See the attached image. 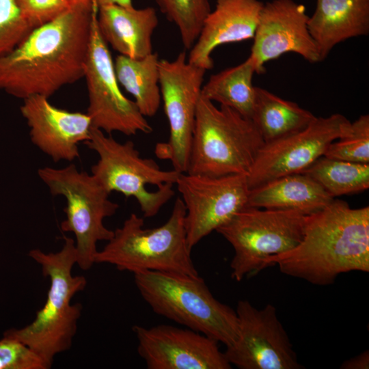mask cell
<instances>
[{"label": "cell", "instance_id": "cell-11", "mask_svg": "<svg viewBox=\"0 0 369 369\" xmlns=\"http://www.w3.org/2000/svg\"><path fill=\"white\" fill-rule=\"evenodd\" d=\"M83 77L88 92L87 113L94 128L108 135L119 132L127 136L152 131L134 100L126 98L119 87L109 49L98 29L97 12L92 23Z\"/></svg>", "mask_w": 369, "mask_h": 369}, {"label": "cell", "instance_id": "cell-16", "mask_svg": "<svg viewBox=\"0 0 369 369\" xmlns=\"http://www.w3.org/2000/svg\"><path fill=\"white\" fill-rule=\"evenodd\" d=\"M308 18L305 6L294 0L264 3L249 55L257 74L264 72L266 62L287 53H297L310 63L320 62Z\"/></svg>", "mask_w": 369, "mask_h": 369}, {"label": "cell", "instance_id": "cell-5", "mask_svg": "<svg viewBox=\"0 0 369 369\" xmlns=\"http://www.w3.org/2000/svg\"><path fill=\"white\" fill-rule=\"evenodd\" d=\"M135 286L152 311L226 346L238 333L236 310L217 300L199 275L160 271L134 274Z\"/></svg>", "mask_w": 369, "mask_h": 369}, {"label": "cell", "instance_id": "cell-17", "mask_svg": "<svg viewBox=\"0 0 369 369\" xmlns=\"http://www.w3.org/2000/svg\"><path fill=\"white\" fill-rule=\"evenodd\" d=\"M23 100L20 112L29 127L31 142L55 162L78 159L79 144L89 139L93 127L89 115L59 109L44 96Z\"/></svg>", "mask_w": 369, "mask_h": 369}, {"label": "cell", "instance_id": "cell-15", "mask_svg": "<svg viewBox=\"0 0 369 369\" xmlns=\"http://www.w3.org/2000/svg\"><path fill=\"white\" fill-rule=\"evenodd\" d=\"M137 352L148 369H231L219 342L188 328L135 325Z\"/></svg>", "mask_w": 369, "mask_h": 369}, {"label": "cell", "instance_id": "cell-29", "mask_svg": "<svg viewBox=\"0 0 369 369\" xmlns=\"http://www.w3.org/2000/svg\"><path fill=\"white\" fill-rule=\"evenodd\" d=\"M51 367L23 342L7 336L0 340V369H49Z\"/></svg>", "mask_w": 369, "mask_h": 369}, {"label": "cell", "instance_id": "cell-1", "mask_svg": "<svg viewBox=\"0 0 369 369\" xmlns=\"http://www.w3.org/2000/svg\"><path fill=\"white\" fill-rule=\"evenodd\" d=\"M97 11L93 0H81L34 28L0 57V89L23 99L34 95L49 98L62 87L83 77Z\"/></svg>", "mask_w": 369, "mask_h": 369}, {"label": "cell", "instance_id": "cell-26", "mask_svg": "<svg viewBox=\"0 0 369 369\" xmlns=\"http://www.w3.org/2000/svg\"><path fill=\"white\" fill-rule=\"evenodd\" d=\"M160 11L177 27L185 49L196 41L211 10L210 0H155Z\"/></svg>", "mask_w": 369, "mask_h": 369}, {"label": "cell", "instance_id": "cell-20", "mask_svg": "<svg viewBox=\"0 0 369 369\" xmlns=\"http://www.w3.org/2000/svg\"><path fill=\"white\" fill-rule=\"evenodd\" d=\"M308 27L320 61L338 44L369 33V0H316Z\"/></svg>", "mask_w": 369, "mask_h": 369}, {"label": "cell", "instance_id": "cell-18", "mask_svg": "<svg viewBox=\"0 0 369 369\" xmlns=\"http://www.w3.org/2000/svg\"><path fill=\"white\" fill-rule=\"evenodd\" d=\"M264 3L259 0H216L189 50V63L206 70L213 67L218 46L253 38Z\"/></svg>", "mask_w": 369, "mask_h": 369}, {"label": "cell", "instance_id": "cell-33", "mask_svg": "<svg viewBox=\"0 0 369 369\" xmlns=\"http://www.w3.org/2000/svg\"><path fill=\"white\" fill-rule=\"evenodd\" d=\"M70 4H72L74 3H76L77 1H81V0H68Z\"/></svg>", "mask_w": 369, "mask_h": 369}, {"label": "cell", "instance_id": "cell-23", "mask_svg": "<svg viewBox=\"0 0 369 369\" xmlns=\"http://www.w3.org/2000/svg\"><path fill=\"white\" fill-rule=\"evenodd\" d=\"M255 73L254 62L249 56L240 64L211 75L202 85L201 96L251 120L256 99V87L253 85Z\"/></svg>", "mask_w": 369, "mask_h": 369}, {"label": "cell", "instance_id": "cell-19", "mask_svg": "<svg viewBox=\"0 0 369 369\" xmlns=\"http://www.w3.org/2000/svg\"><path fill=\"white\" fill-rule=\"evenodd\" d=\"M97 24L104 40L120 55L139 59L153 52L152 36L159 25L154 8L101 5L98 8Z\"/></svg>", "mask_w": 369, "mask_h": 369}, {"label": "cell", "instance_id": "cell-3", "mask_svg": "<svg viewBox=\"0 0 369 369\" xmlns=\"http://www.w3.org/2000/svg\"><path fill=\"white\" fill-rule=\"evenodd\" d=\"M28 255L40 264L43 275L49 278L46 299L31 323L11 329L3 336L26 344L51 367L55 356L72 345L83 307L71 300L85 288L87 279L72 273L77 264V252L75 241L70 237L64 236V244L57 252L33 249Z\"/></svg>", "mask_w": 369, "mask_h": 369}, {"label": "cell", "instance_id": "cell-21", "mask_svg": "<svg viewBox=\"0 0 369 369\" xmlns=\"http://www.w3.org/2000/svg\"><path fill=\"white\" fill-rule=\"evenodd\" d=\"M333 199L312 178L300 172L249 189L247 206L291 210L307 216L322 210Z\"/></svg>", "mask_w": 369, "mask_h": 369}, {"label": "cell", "instance_id": "cell-4", "mask_svg": "<svg viewBox=\"0 0 369 369\" xmlns=\"http://www.w3.org/2000/svg\"><path fill=\"white\" fill-rule=\"evenodd\" d=\"M184 217L180 197L175 200L168 219L159 227L145 228L144 218L131 213L98 250L95 264H111L133 274L160 271L199 275L187 243Z\"/></svg>", "mask_w": 369, "mask_h": 369}, {"label": "cell", "instance_id": "cell-22", "mask_svg": "<svg viewBox=\"0 0 369 369\" xmlns=\"http://www.w3.org/2000/svg\"><path fill=\"white\" fill-rule=\"evenodd\" d=\"M316 116L296 102L287 100L259 87L251 118L264 144L308 126Z\"/></svg>", "mask_w": 369, "mask_h": 369}, {"label": "cell", "instance_id": "cell-12", "mask_svg": "<svg viewBox=\"0 0 369 369\" xmlns=\"http://www.w3.org/2000/svg\"><path fill=\"white\" fill-rule=\"evenodd\" d=\"M175 184L185 208L187 238L191 249L247 206L249 188L246 174L214 177L180 173Z\"/></svg>", "mask_w": 369, "mask_h": 369}, {"label": "cell", "instance_id": "cell-27", "mask_svg": "<svg viewBox=\"0 0 369 369\" xmlns=\"http://www.w3.org/2000/svg\"><path fill=\"white\" fill-rule=\"evenodd\" d=\"M324 156L342 161L369 163V115L351 122L349 132L328 146Z\"/></svg>", "mask_w": 369, "mask_h": 369}, {"label": "cell", "instance_id": "cell-28", "mask_svg": "<svg viewBox=\"0 0 369 369\" xmlns=\"http://www.w3.org/2000/svg\"><path fill=\"white\" fill-rule=\"evenodd\" d=\"M32 30L17 0H0V57L10 52Z\"/></svg>", "mask_w": 369, "mask_h": 369}, {"label": "cell", "instance_id": "cell-9", "mask_svg": "<svg viewBox=\"0 0 369 369\" xmlns=\"http://www.w3.org/2000/svg\"><path fill=\"white\" fill-rule=\"evenodd\" d=\"M306 216L291 210L245 206L216 230L232 247L231 277L241 282L270 267L269 260L302 239Z\"/></svg>", "mask_w": 369, "mask_h": 369}, {"label": "cell", "instance_id": "cell-8", "mask_svg": "<svg viewBox=\"0 0 369 369\" xmlns=\"http://www.w3.org/2000/svg\"><path fill=\"white\" fill-rule=\"evenodd\" d=\"M38 175L52 195L65 197L66 219L61 229L74 235L77 264L83 271L90 269L98 243L107 242L113 235L104 221L116 213L119 205L91 174L79 171L72 163L61 168L40 167Z\"/></svg>", "mask_w": 369, "mask_h": 369}, {"label": "cell", "instance_id": "cell-6", "mask_svg": "<svg viewBox=\"0 0 369 369\" xmlns=\"http://www.w3.org/2000/svg\"><path fill=\"white\" fill-rule=\"evenodd\" d=\"M264 144L251 120L200 96L187 173L247 175Z\"/></svg>", "mask_w": 369, "mask_h": 369}, {"label": "cell", "instance_id": "cell-31", "mask_svg": "<svg viewBox=\"0 0 369 369\" xmlns=\"http://www.w3.org/2000/svg\"><path fill=\"white\" fill-rule=\"evenodd\" d=\"M342 369H368L369 351H363L361 353L344 361L340 366Z\"/></svg>", "mask_w": 369, "mask_h": 369}, {"label": "cell", "instance_id": "cell-25", "mask_svg": "<svg viewBox=\"0 0 369 369\" xmlns=\"http://www.w3.org/2000/svg\"><path fill=\"white\" fill-rule=\"evenodd\" d=\"M302 173L315 180L333 198L358 193L369 188V163L322 156Z\"/></svg>", "mask_w": 369, "mask_h": 369}, {"label": "cell", "instance_id": "cell-32", "mask_svg": "<svg viewBox=\"0 0 369 369\" xmlns=\"http://www.w3.org/2000/svg\"><path fill=\"white\" fill-rule=\"evenodd\" d=\"M95 6L98 7L108 4H116L124 7H133L132 0H93Z\"/></svg>", "mask_w": 369, "mask_h": 369}, {"label": "cell", "instance_id": "cell-14", "mask_svg": "<svg viewBox=\"0 0 369 369\" xmlns=\"http://www.w3.org/2000/svg\"><path fill=\"white\" fill-rule=\"evenodd\" d=\"M238 333L226 346L225 355L239 369H302L288 335L277 315L266 304L257 309L247 300L237 303Z\"/></svg>", "mask_w": 369, "mask_h": 369}, {"label": "cell", "instance_id": "cell-13", "mask_svg": "<svg viewBox=\"0 0 369 369\" xmlns=\"http://www.w3.org/2000/svg\"><path fill=\"white\" fill-rule=\"evenodd\" d=\"M351 125L340 113L316 117L303 129L264 144L247 174L249 189L285 175L302 172L324 156L330 144L346 135Z\"/></svg>", "mask_w": 369, "mask_h": 369}, {"label": "cell", "instance_id": "cell-7", "mask_svg": "<svg viewBox=\"0 0 369 369\" xmlns=\"http://www.w3.org/2000/svg\"><path fill=\"white\" fill-rule=\"evenodd\" d=\"M83 144L98 156L91 168L92 176L109 193L135 199L144 217L156 215L173 197L180 173L162 169L154 159L142 157L131 140L120 142L92 127Z\"/></svg>", "mask_w": 369, "mask_h": 369}, {"label": "cell", "instance_id": "cell-10", "mask_svg": "<svg viewBox=\"0 0 369 369\" xmlns=\"http://www.w3.org/2000/svg\"><path fill=\"white\" fill-rule=\"evenodd\" d=\"M159 85L167 117L169 136L167 141L156 144V156L169 160L173 169L187 171L197 106L206 70L187 60L185 51L172 61L160 59Z\"/></svg>", "mask_w": 369, "mask_h": 369}, {"label": "cell", "instance_id": "cell-30", "mask_svg": "<svg viewBox=\"0 0 369 369\" xmlns=\"http://www.w3.org/2000/svg\"><path fill=\"white\" fill-rule=\"evenodd\" d=\"M23 16L33 29L56 18L72 5L68 0H17Z\"/></svg>", "mask_w": 369, "mask_h": 369}, {"label": "cell", "instance_id": "cell-24", "mask_svg": "<svg viewBox=\"0 0 369 369\" xmlns=\"http://www.w3.org/2000/svg\"><path fill=\"white\" fill-rule=\"evenodd\" d=\"M159 60L158 54L154 52L139 59L119 55L115 60L118 83L133 96L145 117L154 115L161 105Z\"/></svg>", "mask_w": 369, "mask_h": 369}, {"label": "cell", "instance_id": "cell-2", "mask_svg": "<svg viewBox=\"0 0 369 369\" xmlns=\"http://www.w3.org/2000/svg\"><path fill=\"white\" fill-rule=\"evenodd\" d=\"M288 276L316 286L334 283L351 271L369 272V207L351 208L341 200L306 216L302 239L291 250L272 258Z\"/></svg>", "mask_w": 369, "mask_h": 369}]
</instances>
